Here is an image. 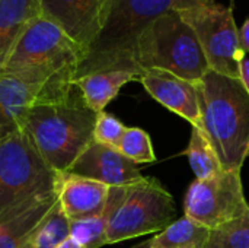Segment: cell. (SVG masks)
I'll use <instances>...</instances> for the list:
<instances>
[{
	"label": "cell",
	"instance_id": "6da1fadb",
	"mask_svg": "<svg viewBox=\"0 0 249 248\" xmlns=\"http://www.w3.org/2000/svg\"><path fill=\"white\" fill-rule=\"evenodd\" d=\"M196 85L203 132L223 171H241L249 156V92L239 79L213 70Z\"/></svg>",
	"mask_w": 249,
	"mask_h": 248
},
{
	"label": "cell",
	"instance_id": "7a4b0ae2",
	"mask_svg": "<svg viewBox=\"0 0 249 248\" xmlns=\"http://www.w3.org/2000/svg\"><path fill=\"white\" fill-rule=\"evenodd\" d=\"M96 115L73 86L63 98L36 102L23 129L45 162L54 171L64 172L93 142Z\"/></svg>",
	"mask_w": 249,
	"mask_h": 248
},
{
	"label": "cell",
	"instance_id": "3957f363",
	"mask_svg": "<svg viewBox=\"0 0 249 248\" xmlns=\"http://www.w3.org/2000/svg\"><path fill=\"white\" fill-rule=\"evenodd\" d=\"M171 10L169 0H108L101 29L82 58L76 77L107 69L143 75L136 63L139 38L153 20Z\"/></svg>",
	"mask_w": 249,
	"mask_h": 248
},
{
	"label": "cell",
	"instance_id": "277c9868",
	"mask_svg": "<svg viewBox=\"0 0 249 248\" xmlns=\"http://www.w3.org/2000/svg\"><path fill=\"white\" fill-rule=\"evenodd\" d=\"M82 51L51 19L39 15L25 29L0 72L44 85H71Z\"/></svg>",
	"mask_w": 249,
	"mask_h": 248
},
{
	"label": "cell",
	"instance_id": "5b68a950",
	"mask_svg": "<svg viewBox=\"0 0 249 248\" xmlns=\"http://www.w3.org/2000/svg\"><path fill=\"white\" fill-rule=\"evenodd\" d=\"M57 171L38 152L25 129L0 140V224L55 194Z\"/></svg>",
	"mask_w": 249,
	"mask_h": 248
},
{
	"label": "cell",
	"instance_id": "8992f818",
	"mask_svg": "<svg viewBox=\"0 0 249 248\" xmlns=\"http://www.w3.org/2000/svg\"><path fill=\"white\" fill-rule=\"evenodd\" d=\"M136 63L142 72L165 70L193 83L210 70L194 29L177 10L159 16L144 29Z\"/></svg>",
	"mask_w": 249,
	"mask_h": 248
},
{
	"label": "cell",
	"instance_id": "52a82bcc",
	"mask_svg": "<svg viewBox=\"0 0 249 248\" xmlns=\"http://www.w3.org/2000/svg\"><path fill=\"white\" fill-rule=\"evenodd\" d=\"M177 215L174 197L152 177L127 187V193L115 210L108 231L107 246L156 234L172 224Z\"/></svg>",
	"mask_w": 249,
	"mask_h": 248
},
{
	"label": "cell",
	"instance_id": "ba28073f",
	"mask_svg": "<svg viewBox=\"0 0 249 248\" xmlns=\"http://www.w3.org/2000/svg\"><path fill=\"white\" fill-rule=\"evenodd\" d=\"M181 16L194 29L209 69L239 79V66L245 54L241 50L233 7L212 0L197 9L181 12Z\"/></svg>",
	"mask_w": 249,
	"mask_h": 248
},
{
	"label": "cell",
	"instance_id": "9c48e42d",
	"mask_svg": "<svg viewBox=\"0 0 249 248\" xmlns=\"http://www.w3.org/2000/svg\"><path fill=\"white\" fill-rule=\"evenodd\" d=\"M248 209L241 171H222L206 180L196 178L184 199V216L210 231L239 218Z\"/></svg>",
	"mask_w": 249,
	"mask_h": 248
},
{
	"label": "cell",
	"instance_id": "30bf717a",
	"mask_svg": "<svg viewBox=\"0 0 249 248\" xmlns=\"http://www.w3.org/2000/svg\"><path fill=\"white\" fill-rule=\"evenodd\" d=\"M73 86L44 85L0 72V140L23 129L28 113L36 102L63 98Z\"/></svg>",
	"mask_w": 249,
	"mask_h": 248
},
{
	"label": "cell",
	"instance_id": "8fae6325",
	"mask_svg": "<svg viewBox=\"0 0 249 248\" xmlns=\"http://www.w3.org/2000/svg\"><path fill=\"white\" fill-rule=\"evenodd\" d=\"M108 0H39L41 15L57 23L79 47L82 58L95 41Z\"/></svg>",
	"mask_w": 249,
	"mask_h": 248
},
{
	"label": "cell",
	"instance_id": "7c38bea8",
	"mask_svg": "<svg viewBox=\"0 0 249 248\" xmlns=\"http://www.w3.org/2000/svg\"><path fill=\"white\" fill-rule=\"evenodd\" d=\"M69 172L95 180L108 187H130L144 177L137 164L118 149L92 142L69 168Z\"/></svg>",
	"mask_w": 249,
	"mask_h": 248
},
{
	"label": "cell",
	"instance_id": "4fadbf2b",
	"mask_svg": "<svg viewBox=\"0 0 249 248\" xmlns=\"http://www.w3.org/2000/svg\"><path fill=\"white\" fill-rule=\"evenodd\" d=\"M153 99L203 130L197 85L165 70H146L139 80Z\"/></svg>",
	"mask_w": 249,
	"mask_h": 248
},
{
	"label": "cell",
	"instance_id": "5bb4252c",
	"mask_svg": "<svg viewBox=\"0 0 249 248\" xmlns=\"http://www.w3.org/2000/svg\"><path fill=\"white\" fill-rule=\"evenodd\" d=\"M55 193L58 205L69 221L96 216L105 208L109 187L95 180L71 174L57 172Z\"/></svg>",
	"mask_w": 249,
	"mask_h": 248
},
{
	"label": "cell",
	"instance_id": "9a60e30c",
	"mask_svg": "<svg viewBox=\"0 0 249 248\" xmlns=\"http://www.w3.org/2000/svg\"><path fill=\"white\" fill-rule=\"evenodd\" d=\"M140 73L127 69H107L79 76L73 85L79 89L83 102L96 114L118 95L120 89L131 80H140Z\"/></svg>",
	"mask_w": 249,
	"mask_h": 248
},
{
	"label": "cell",
	"instance_id": "2e32d148",
	"mask_svg": "<svg viewBox=\"0 0 249 248\" xmlns=\"http://www.w3.org/2000/svg\"><path fill=\"white\" fill-rule=\"evenodd\" d=\"M39 15V0H0V70L25 29Z\"/></svg>",
	"mask_w": 249,
	"mask_h": 248
},
{
	"label": "cell",
	"instance_id": "e0dca14e",
	"mask_svg": "<svg viewBox=\"0 0 249 248\" xmlns=\"http://www.w3.org/2000/svg\"><path fill=\"white\" fill-rule=\"evenodd\" d=\"M127 187H109L108 199L102 212L96 216L70 221V237L83 248H101L107 246V231L109 222L124 200Z\"/></svg>",
	"mask_w": 249,
	"mask_h": 248
},
{
	"label": "cell",
	"instance_id": "ac0fdd59",
	"mask_svg": "<svg viewBox=\"0 0 249 248\" xmlns=\"http://www.w3.org/2000/svg\"><path fill=\"white\" fill-rule=\"evenodd\" d=\"M210 229L182 216L168 225L158 235L133 248H201Z\"/></svg>",
	"mask_w": 249,
	"mask_h": 248
},
{
	"label": "cell",
	"instance_id": "d6986e66",
	"mask_svg": "<svg viewBox=\"0 0 249 248\" xmlns=\"http://www.w3.org/2000/svg\"><path fill=\"white\" fill-rule=\"evenodd\" d=\"M57 203V193L34 205L26 212L0 224V248H20L26 237L39 225Z\"/></svg>",
	"mask_w": 249,
	"mask_h": 248
},
{
	"label": "cell",
	"instance_id": "ffe728a7",
	"mask_svg": "<svg viewBox=\"0 0 249 248\" xmlns=\"http://www.w3.org/2000/svg\"><path fill=\"white\" fill-rule=\"evenodd\" d=\"M70 237V221L63 213L58 199L48 215L26 237L20 248H55Z\"/></svg>",
	"mask_w": 249,
	"mask_h": 248
},
{
	"label": "cell",
	"instance_id": "44dd1931",
	"mask_svg": "<svg viewBox=\"0 0 249 248\" xmlns=\"http://www.w3.org/2000/svg\"><path fill=\"white\" fill-rule=\"evenodd\" d=\"M191 165L197 180H206L223 171L217 153L214 152L207 134L197 127H193L187 149L182 152Z\"/></svg>",
	"mask_w": 249,
	"mask_h": 248
},
{
	"label": "cell",
	"instance_id": "7402d4cb",
	"mask_svg": "<svg viewBox=\"0 0 249 248\" xmlns=\"http://www.w3.org/2000/svg\"><path fill=\"white\" fill-rule=\"evenodd\" d=\"M201 248H249V209L239 218L212 229Z\"/></svg>",
	"mask_w": 249,
	"mask_h": 248
},
{
	"label": "cell",
	"instance_id": "603a6c76",
	"mask_svg": "<svg viewBox=\"0 0 249 248\" xmlns=\"http://www.w3.org/2000/svg\"><path fill=\"white\" fill-rule=\"evenodd\" d=\"M118 151L134 164H150L156 161L150 136L139 127H127Z\"/></svg>",
	"mask_w": 249,
	"mask_h": 248
},
{
	"label": "cell",
	"instance_id": "cb8c5ba5",
	"mask_svg": "<svg viewBox=\"0 0 249 248\" xmlns=\"http://www.w3.org/2000/svg\"><path fill=\"white\" fill-rule=\"evenodd\" d=\"M125 130L127 127L115 115L102 111L96 115V123L93 129V142L118 149Z\"/></svg>",
	"mask_w": 249,
	"mask_h": 248
},
{
	"label": "cell",
	"instance_id": "d4e9b609",
	"mask_svg": "<svg viewBox=\"0 0 249 248\" xmlns=\"http://www.w3.org/2000/svg\"><path fill=\"white\" fill-rule=\"evenodd\" d=\"M210 1L212 0H169L172 10H177L179 13L191 10V9H197V7L204 6V4H207Z\"/></svg>",
	"mask_w": 249,
	"mask_h": 248
},
{
	"label": "cell",
	"instance_id": "484cf974",
	"mask_svg": "<svg viewBox=\"0 0 249 248\" xmlns=\"http://www.w3.org/2000/svg\"><path fill=\"white\" fill-rule=\"evenodd\" d=\"M238 35H239L241 50L244 51V54H247L249 53V16L245 19L244 25L238 29Z\"/></svg>",
	"mask_w": 249,
	"mask_h": 248
},
{
	"label": "cell",
	"instance_id": "4316f807",
	"mask_svg": "<svg viewBox=\"0 0 249 248\" xmlns=\"http://www.w3.org/2000/svg\"><path fill=\"white\" fill-rule=\"evenodd\" d=\"M239 80L244 83V86L249 92V58L247 57L241 61V66H239Z\"/></svg>",
	"mask_w": 249,
	"mask_h": 248
},
{
	"label": "cell",
	"instance_id": "83f0119b",
	"mask_svg": "<svg viewBox=\"0 0 249 248\" xmlns=\"http://www.w3.org/2000/svg\"><path fill=\"white\" fill-rule=\"evenodd\" d=\"M55 248H83L77 241H74L71 237H69L67 240H64L58 247H55Z\"/></svg>",
	"mask_w": 249,
	"mask_h": 248
}]
</instances>
